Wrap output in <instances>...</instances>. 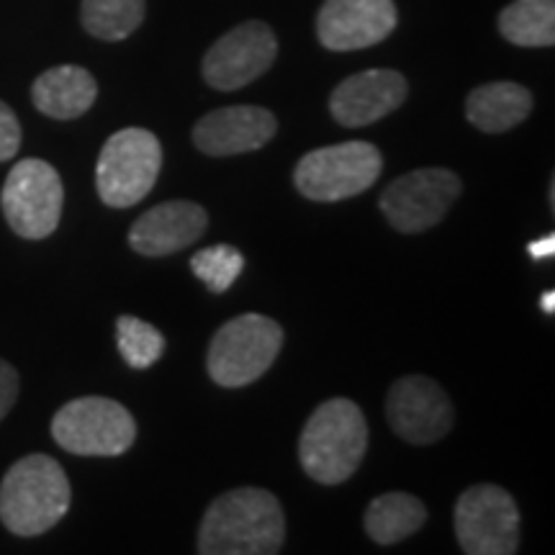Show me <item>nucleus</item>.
Here are the masks:
<instances>
[{
	"label": "nucleus",
	"mask_w": 555,
	"mask_h": 555,
	"mask_svg": "<svg viewBox=\"0 0 555 555\" xmlns=\"http://www.w3.org/2000/svg\"><path fill=\"white\" fill-rule=\"evenodd\" d=\"M286 543V517L266 489L242 486L208 504L198 530L201 555H275Z\"/></svg>",
	"instance_id": "obj_1"
},
{
	"label": "nucleus",
	"mask_w": 555,
	"mask_h": 555,
	"mask_svg": "<svg viewBox=\"0 0 555 555\" xmlns=\"http://www.w3.org/2000/svg\"><path fill=\"white\" fill-rule=\"evenodd\" d=\"M69 509V481L50 455H26L0 483V522L18 538L52 530Z\"/></svg>",
	"instance_id": "obj_2"
},
{
	"label": "nucleus",
	"mask_w": 555,
	"mask_h": 555,
	"mask_svg": "<svg viewBox=\"0 0 555 555\" xmlns=\"http://www.w3.org/2000/svg\"><path fill=\"white\" fill-rule=\"evenodd\" d=\"M367 448V425L350 399H330L314 409L298 440V457L317 483L337 486L356 474Z\"/></svg>",
	"instance_id": "obj_3"
},
{
	"label": "nucleus",
	"mask_w": 555,
	"mask_h": 555,
	"mask_svg": "<svg viewBox=\"0 0 555 555\" xmlns=\"http://www.w3.org/2000/svg\"><path fill=\"white\" fill-rule=\"evenodd\" d=\"M283 347V330L275 319L242 314L229 319L208 345V376L224 388L249 386L266 376Z\"/></svg>",
	"instance_id": "obj_4"
},
{
	"label": "nucleus",
	"mask_w": 555,
	"mask_h": 555,
	"mask_svg": "<svg viewBox=\"0 0 555 555\" xmlns=\"http://www.w3.org/2000/svg\"><path fill=\"white\" fill-rule=\"evenodd\" d=\"M159 168H163V147L152 131L139 127L116 131L103 144L95 168L101 201L114 208L139 204L155 189Z\"/></svg>",
	"instance_id": "obj_5"
},
{
	"label": "nucleus",
	"mask_w": 555,
	"mask_h": 555,
	"mask_svg": "<svg viewBox=\"0 0 555 555\" xmlns=\"http://www.w3.org/2000/svg\"><path fill=\"white\" fill-rule=\"evenodd\" d=\"M52 437L73 455L114 457L127 453L137 440V422L127 406L106 397L67 401L54 414Z\"/></svg>",
	"instance_id": "obj_6"
},
{
	"label": "nucleus",
	"mask_w": 555,
	"mask_h": 555,
	"mask_svg": "<svg viewBox=\"0 0 555 555\" xmlns=\"http://www.w3.org/2000/svg\"><path fill=\"white\" fill-rule=\"evenodd\" d=\"M384 170V157L371 142H343L309 152L296 165L294 183L309 201H345L371 189Z\"/></svg>",
	"instance_id": "obj_7"
},
{
	"label": "nucleus",
	"mask_w": 555,
	"mask_h": 555,
	"mask_svg": "<svg viewBox=\"0 0 555 555\" xmlns=\"http://www.w3.org/2000/svg\"><path fill=\"white\" fill-rule=\"evenodd\" d=\"M0 204H3L5 221L18 237H50L60 224L62 204H65L60 172L44 159H21L5 178Z\"/></svg>",
	"instance_id": "obj_8"
},
{
	"label": "nucleus",
	"mask_w": 555,
	"mask_h": 555,
	"mask_svg": "<svg viewBox=\"0 0 555 555\" xmlns=\"http://www.w3.org/2000/svg\"><path fill=\"white\" fill-rule=\"evenodd\" d=\"M455 538L468 555H512L519 547V509L509 491L476 483L455 504Z\"/></svg>",
	"instance_id": "obj_9"
},
{
	"label": "nucleus",
	"mask_w": 555,
	"mask_h": 555,
	"mask_svg": "<svg viewBox=\"0 0 555 555\" xmlns=\"http://www.w3.org/2000/svg\"><path fill=\"white\" fill-rule=\"evenodd\" d=\"M461 178L446 168L412 170L393 180L380 196V211L401 234H420L440 224L461 196Z\"/></svg>",
	"instance_id": "obj_10"
},
{
	"label": "nucleus",
	"mask_w": 555,
	"mask_h": 555,
	"mask_svg": "<svg viewBox=\"0 0 555 555\" xmlns=\"http://www.w3.org/2000/svg\"><path fill=\"white\" fill-rule=\"evenodd\" d=\"M278 39L262 21H247L227 31L204 57V78L217 90H240L273 67Z\"/></svg>",
	"instance_id": "obj_11"
},
{
	"label": "nucleus",
	"mask_w": 555,
	"mask_h": 555,
	"mask_svg": "<svg viewBox=\"0 0 555 555\" xmlns=\"http://www.w3.org/2000/svg\"><path fill=\"white\" fill-rule=\"evenodd\" d=\"M386 414L393 433L412 446H433L455 422L448 393L427 376L399 378L388 391Z\"/></svg>",
	"instance_id": "obj_12"
},
{
	"label": "nucleus",
	"mask_w": 555,
	"mask_h": 555,
	"mask_svg": "<svg viewBox=\"0 0 555 555\" xmlns=\"http://www.w3.org/2000/svg\"><path fill=\"white\" fill-rule=\"evenodd\" d=\"M393 29V0H327L317 16V37L332 52L367 50Z\"/></svg>",
	"instance_id": "obj_13"
},
{
	"label": "nucleus",
	"mask_w": 555,
	"mask_h": 555,
	"mask_svg": "<svg viewBox=\"0 0 555 555\" xmlns=\"http://www.w3.org/2000/svg\"><path fill=\"white\" fill-rule=\"evenodd\" d=\"M406 93L404 75L397 69H365L339 82L330 108L343 127H367L393 114L406 101Z\"/></svg>",
	"instance_id": "obj_14"
},
{
	"label": "nucleus",
	"mask_w": 555,
	"mask_h": 555,
	"mask_svg": "<svg viewBox=\"0 0 555 555\" xmlns=\"http://www.w3.org/2000/svg\"><path fill=\"white\" fill-rule=\"evenodd\" d=\"M278 121L268 108L227 106L211 111L193 129V144L211 157L245 155L266 147L275 137Z\"/></svg>",
	"instance_id": "obj_15"
},
{
	"label": "nucleus",
	"mask_w": 555,
	"mask_h": 555,
	"mask_svg": "<svg viewBox=\"0 0 555 555\" xmlns=\"http://www.w3.org/2000/svg\"><path fill=\"white\" fill-rule=\"evenodd\" d=\"M208 214L193 201H165L142 214L129 229V245L144 258H165L204 237Z\"/></svg>",
	"instance_id": "obj_16"
},
{
	"label": "nucleus",
	"mask_w": 555,
	"mask_h": 555,
	"mask_svg": "<svg viewBox=\"0 0 555 555\" xmlns=\"http://www.w3.org/2000/svg\"><path fill=\"white\" fill-rule=\"evenodd\" d=\"M99 99V82L86 67L60 65L41 73L31 88V101L50 119L69 121L88 114Z\"/></svg>",
	"instance_id": "obj_17"
},
{
	"label": "nucleus",
	"mask_w": 555,
	"mask_h": 555,
	"mask_svg": "<svg viewBox=\"0 0 555 555\" xmlns=\"http://www.w3.org/2000/svg\"><path fill=\"white\" fill-rule=\"evenodd\" d=\"M532 111V93L517 82H486L466 101V116L486 134H502L522 124Z\"/></svg>",
	"instance_id": "obj_18"
},
{
	"label": "nucleus",
	"mask_w": 555,
	"mask_h": 555,
	"mask_svg": "<svg viewBox=\"0 0 555 555\" xmlns=\"http://www.w3.org/2000/svg\"><path fill=\"white\" fill-rule=\"evenodd\" d=\"M425 522V504L404 491H388L376 496L365 512V532L378 545H397L420 532Z\"/></svg>",
	"instance_id": "obj_19"
},
{
	"label": "nucleus",
	"mask_w": 555,
	"mask_h": 555,
	"mask_svg": "<svg viewBox=\"0 0 555 555\" xmlns=\"http://www.w3.org/2000/svg\"><path fill=\"white\" fill-rule=\"evenodd\" d=\"M499 31L517 47H553L555 0H515L499 13Z\"/></svg>",
	"instance_id": "obj_20"
},
{
	"label": "nucleus",
	"mask_w": 555,
	"mask_h": 555,
	"mask_svg": "<svg viewBox=\"0 0 555 555\" xmlns=\"http://www.w3.org/2000/svg\"><path fill=\"white\" fill-rule=\"evenodd\" d=\"M144 11L147 0H82L80 18L90 37L121 41L142 26Z\"/></svg>",
	"instance_id": "obj_21"
},
{
	"label": "nucleus",
	"mask_w": 555,
	"mask_h": 555,
	"mask_svg": "<svg viewBox=\"0 0 555 555\" xmlns=\"http://www.w3.org/2000/svg\"><path fill=\"white\" fill-rule=\"evenodd\" d=\"M116 339H119L121 358L131 367H137V371L155 365L165 352L163 332L137 317L119 319V324H116Z\"/></svg>",
	"instance_id": "obj_22"
},
{
	"label": "nucleus",
	"mask_w": 555,
	"mask_h": 555,
	"mask_svg": "<svg viewBox=\"0 0 555 555\" xmlns=\"http://www.w3.org/2000/svg\"><path fill=\"white\" fill-rule=\"evenodd\" d=\"M242 268H245V258L232 245L204 247L191 258V270L206 283V288L211 294H224V291L232 288L242 273Z\"/></svg>",
	"instance_id": "obj_23"
},
{
	"label": "nucleus",
	"mask_w": 555,
	"mask_h": 555,
	"mask_svg": "<svg viewBox=\"0 0 555 555\" xmlns=\"http://www.w3.org/2000/svg\"><path fill=\"white\" fill-rule=\"evenodd\" d=\"M21 147V124L16 114L0 101V163L11 159Z\"/></svg>",
	"instance_id": "obj_24"
},
{
	"label": "nucleus",
	"mask_w": 555,
	"mask_h": 555,
	"mask_svg": "<svg viewBox=\"0 0 555 555\" xmlns=\"http://www.w3.org/2000/svg\"><path fill=\"white\" fill-rule=\"evenodd\" d=\"M18 373L16 367L11 363H5V360H0V422L9 416V412L16 404L18 399Z\"/></svg>",
	"instance_id": "obj_25"
},
{
	"label": "nucleus",
	"mask_w": 555,
	"mask_h": 555,
	"mask_svg": "<svg viewBox=\"0 0 555 555\" xmlns=\"http://www.w3.org/2000/svg\"><path fill=\"white\" fill-rule=\"evenodd\" d=\"M527 253H530L532 260L553 258V255H555V234H547V237H540L535 242H530Z\"/></svg>",
	"instance_id": "obj_26"
},
{
	"label": "nucleus",
	"mask_w": 555,
	"mask_h": 555,
	"mask_svg": "<svg viewBox=\"0 0 555 555\" xmlns=\"http://www.w3.org/2000/svg\"><path fill=\"white\" fill-rule=\"evenodd\" d=\"M540 307H543V311H547V314H553V311H555V291H545V294L540 296Z\"/></svg>",
	"instance_id": "obj_27"
}]
</instances>
